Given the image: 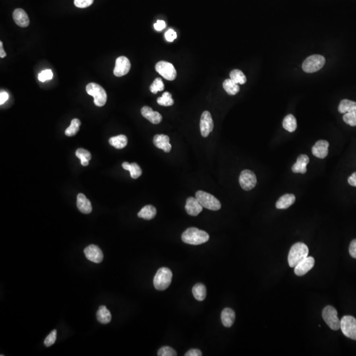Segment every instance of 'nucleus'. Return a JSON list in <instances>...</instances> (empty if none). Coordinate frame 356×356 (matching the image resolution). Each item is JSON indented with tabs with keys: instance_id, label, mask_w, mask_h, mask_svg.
<instances>
[{
	"instance_id": "nucleus-1",
	"label": "nucleus",
	"mask_w": 356,
	"mask_h": 356,
	"mask_svg": "<svg viewBox=\"0 0 356 356\" xmlns=\"http://www.w3.org/2000/svg\"><path fill=\"white\" fill-rule=\"evenodd\" d=\"M172 181L178 191L188 194L191 211L204 214L210 210L214 201V188L201 170L189 165L178 166L172 173Z\"/></svg>"
},
{
	"instance_id": "nucleus-2",
	"label": "nucleus",
	"mask_w": 356,
	"mask_h": 356,
	"mask_svg": "<svg viewBox=\"0 0 356 356\" xmlns=\"http://www.w3.org/2000/svg\"><path fill=\"white\" fill-rule=\"evenodd\" d=\"M310 138L332 160L347 161L354 152V144L348 132L338 124L321 122L312 129Z\"/></svg>"
},
{
	"instance_id": "nucleus-3",
	"label": "nucleus",
	"mask_w": 356,
	"mask_h": 356,
	"mask_svg": "<svg viewBox=\"0 0 356 356\" xmlns=\"http://www.w3.org/2000/svg\"><path fill=\"white\" fill-rule=\"evenodd\" d=\"M261 138V126L254 115L241 113L234 116L227 139V148L232 153H244L254 149Z\"/></svg>"
},
{
	"instance_id": "nucleus-4",
	"label": "nucleus",
	"mask_w": 356,
	"mask_h": 356,
	"mask_svg": "<svg viewBox=\"0 0 356 356\" xmlns=\"http://www.w3.org/2000/svg\"><path fill=\"white\" fill-rule=\"evenodd\" d=\"M306 286L316 297L326 300L330 305H338L343 298L339 286V276L331 269H312L306 277Z\"/></svg>"
},
{
	"instance_id": "nucleus-5",
	"label": "nucleus",
	"mask_w": 356,
	"mask_h": 356,
	"mask_svg": "<svg viewBox=\"0 0 356 356\" xmlns=\"http://www.w3.org/2000/svg\"><path fill=\"white\" fill-rule=\"evenodd\" d=\"M282 229L306 248H317L325 241L323 229L316 223L306 222L305 218L297 213H288L282 218Z\"/></svg>"
},
{
	"instance_id": "nucleus-6",
	"label": "nucleus",
	"mask_w": 356,
	"mask_h": 356,
	"mask_svg": "<svg viewBox=\"0 0 356 356\" xmlns=\"http://www.w3.org/2000/svg\"><path fill=\"white\" fill-rule=\"evenodd\" d=\"M26 35L31 47L41 54H53L58 49L57 32L44 17H32L26 24Z\"/></svg>"
},
{
	"instance_id": "nucleus-7",
	"label": "nucleus",
	"mask_w": 356,
	"mask_h": 356,
	"mask_svg": "<svg viewBox=\"0 0 356 356\" xmlns=\"http://www.w3.org/2000/svg\"><path fill=\"white\" fill-rule=\"evenodd\" d=\"M244 334L248 339L256 341L260 344L261 354L264 356H276L284 350V341L280 332L273 326L259 327L254 323H250L244 327Z\"/></svg>"
},
{
	"instance_id": "nucleus-8",
	"label": "nucleus",
	"mask_w": 356,
	"mask_h": 356,
	"mask_svg": "<svg viewBox=\"0 0 356 356\" xmlns=\"http://www.w3.org/2000/svg\"><path fill=\"white\" fill-rule=\"evenodd\" d=\"M218 286L225 293L235 298H243L251 294L254 288V273L248 269H239L231 273L222 275L218 280Z\"/></svg>"
},
{
	"instance_id": "nucleus-9",
	"label": "nucleus",
	"mask_w": 356,
	"mask_h": 356,
	"mask_svg": "<svg viewBox=\"0 0 356 356\" xmlns=\"http://www.w3.org/2000/svg\"><path fill=\"white\" fill-rule=\"evenodd\" d=\"M153 314L161 319V327L166 332H173L177 330L178 321L182 318V309L178 302L166 298V297H157L151 304Z\"/></svg>"
},
{
	"instance_id": "nucleus-10",
	"label": "nucleus",
	"mask_w": 356,
	"mask_h": 356,
	"mask_svg": "<svg viewBox=\"0 0 356 356\" xmlns=\"http://www.w3.org/2000/svg\"><path fill=\"white\" fill-rule=\"evenodd\" d=\"M161 251V243L156 238H147L139 254H135L129 263V268L136 273H144L151 270L159 261V254Z\"/></svg>"
},
{
	"instance_id": "nucleus-11",
	"label": "nucleus",
	"mask_w": 356,
	"mask_h": 356,
	"mask_svg": "<svg viewBox=\"0 0 356 356\" xmlns=\"http://www.w3.org/2000/svg\"><path fill=\"white\" fill-rule=\"evenodd\" d=\"M314 204L321 211L341 213L347 209V200L344 198L342 188L337 184H331L314 198Z\"/></svg>"
},
{
	"instance_id": "nucleus-12",
	"label": "nucleus",
	"mask_w": 356,
	"mask_h": 356,
	"mask_svg": "<svg viewBox=\"0 0 356 356\" xmlns=\"http://www.w3.org/2000/svg\"><path fill=\"white\" fill-rule=\"evenodd\" d=\"M329 178V169L321 156H313L300 173V181L306 188H313L318 182H325Z\"/></svg>"
},
{
	"instance_id": "nucleus-13",
	"label": "nucleus",
	"mask_w": 356,
	"mask_h": 356,
	"mask_svg": "<svg viewBox=\"0 0 356 356\" xmlns=\"http://www.w3.org/2000/svg\"><path fill=\"white\" fill-rule=\"evenodd\" d=\"M106 156V145L101 139L85 141L76 148V160L82 164H90L97 160H102Z\"/></svg>"
},
{
	"instance_id": "nucleus-14",
	"label": "nucleus",
	"mask_w": 356,
	"mask_h": 356,
	"mask_svg": "<svg viewBox=\"0 0 356 356\" xmlns=\"http://www.w3.org/2000/svg\"><path fill=\"white\" fill-rule=\"evenodd\" d=\"M188 4V0H148V8L157 16H172L181 13Z\"/></svg>"
},
{
	"instance_id": "nucleus-15",
	"label": "nucleus",
	"mask_w": 356,
	"mask_h": 356,
	"mask_svg": "<svg viewBox=\"0 0 356 356\" xmlns=\"http://www.w3.org/2000/svg\"><path fill=\"white\" fill-rule=\"evenodd\" d=\"M330 76L337 83H346L351 76H354V66L346 58H338L330 66Z\"/></svg>"
},
{
	"instance_id": "nucleus-16",
	"label": "nucleus",
	"mask_w": 356,
	"mask_h": 356,
	"mask_svg": "<svg viewBox=\"0 0 356 356\" xmlns=\"http://www.w3.org/2000/svg\"><path fill=\"white\" fill-rule=\"evenodd\" d=\"M307 54L310 57V60H313L314 63H321L323 60H326L331 54V45L327 41L323 40H317L314 41V44L307 49Z\"/></svg>"
},
{
	"instance_id": "nucleus-17",
	"label": "nucleus",
	"mask_w": 356,
	"mask_h": 356,
	"mask_svg": "<svg viewBox=\"0 0 356 356\" xmlns=\"http://www.w3.org/2000/svg\"><path fill=\"white\" fill-rule=\"evenodd\" d=\"M16 197H17L16 186L11 182H3L0 186V209L1 210L7 209L16 200Z\"/></svg>"
},
{
	"instance_id": "nucleus-18",
	"label": "nucleus",
	"mask_w": 356,
	"mask_h": 356,
	"mask_svg": "<svg viewBox=\"0 0 356 356\" xmlns=\"http://www.w3.org/2000/svg\"><path fill=\"white\" fill-rule=\"evenodd\" d=\"M13 113V106L8 102L6 95V85L0 83V114L7 116Z\"/></svg>"
}]
</instances>
